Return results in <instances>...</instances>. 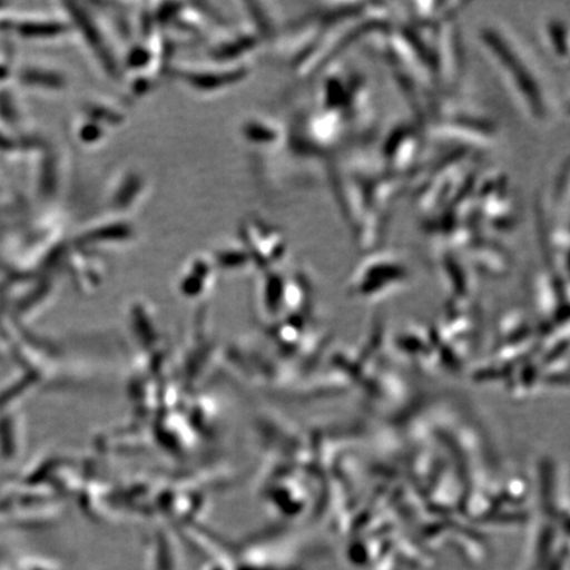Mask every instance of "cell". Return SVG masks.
Here are the masks:
<instances>
[{
    "label": "cell",
    "instance_id": "cell-1",
    "mask_svg": "<svg viewBox=\"0 0 570 570\" xmlns=\"http://www.w3.org/2000/svg\"><path fill=\"white\" fill-rule=\"evenodd\" d=\"M484 56L520 110L534 124L550 122L553 116L551 91L525 49L503 27L487 24L479 31Z\"/></svg>",
    "mask_w": 570,
    "mask_h": 570
},
{
    "label": "cell",
    "instance_id": "cell-2",
    "mask_svg": "<svg viewBox=\"0 0 570 570\" xmlns=\"http://www.w3.org/2000/svg\"><path fill=\"white\" fill-rule=\"evenodd\" d=\"M417 134L411 126H397L389 134L383 146V159L395 174L404 173L415 163L419 151Z\"/></svg>",
    "mask_w": 570,
    "mask_h": 570
},
{
    "label": "cell",
    "instance_id": "cell-3",
    "mask_svg": "<svg viewBox=\"0 0 570 570\" xmlns=\"http://www.w3.org/2000/svg\"><path fill=\"white\" fill-rule=\"evenodd\" d=\"M247 73L245 67L230 70H205V71H184L181 78L188 87L197 91H216L230 87L235 81L242 80Z\"/></svg>",
    "mask_w": 570,
    "mask_h": 570
},
{
    "label": "cell",
    "instance_id": "cell-4",
    "mask_svg": "<svg viewBox=\"0 0 570 570\" xmlns=\"http://www.w3.org/2000/svg\"><path fill=\"white\" fill-rule=\"evenodd\" d=\"M541 39L544 41L547 51L562 66L569 60L568 27L559 19L548 21L541 31Z\"/></svg>",
    "mask_w": 570,
    "mask_h": 570
},
{
    "label": "cell",
    "instance_id": "cell-5",
    "mask_svg": "<svg viewBox=\"0 0 570 570\" xmlns=\"http://www.w3.org/2000/svg\"><path fill=\"white\" fill-rule=\"evenodd\" d=\"M242 135L252 145L274 146L282 138V128L274 120L253 118L242 126Z\"/></svg>",
    "mask_w": 570,
    "mask_h": 570
},
{
    "label": "cell",
    "instance_id": "cell-6",
    "mask_svg": "<svg viewBox=\"0 0 570 570\" xmlns=\"http://www.w3.org/2000/svg\"><path fill=\"white\" fill-rule=\"evenodd\" d=\"M120 183L116 185V190L111 194V204L117 209L131 208L141 196L145 189V183L139 175L127 174L119 178Z\"/></svg>",
    "mask_w": 570,
    "mask_h": 570
},
{
    "label": "cell",
    "instance_id": "cell-7",
    "mask_svg": "<svg viewBox=\"0 0 570 570\" xmlns=\"http://www.w3.org/2000/svg\"><path fill=\"white\" fill-rule=\"evenodd\" d=\"M130 226L124 223L105 224L99 227H92L88 233H85L81 240L85 244H101V242H125L131 238Z\"/></svg>",
    "mask_w": 570,
    "mask_h": 570
},
{
    "label": "cell",
    "instance_id": "cell-8",
    "mask_svg": "<svg viewBox=\"0 0 570 570\" xmlns=\"http://www.w3.org/2000/svg\"><path fill=\"white\" fill-rule=\"evenodd\" d=\"M78 139H80L83 145H98V142L104 141L106 138V130L101 124L96 122L95 119L87 117V119H82L80 125H78L77 130Z\"/></svg>",
    "mask_w": 570,
    "mask_h": 570
}]
</instances>
